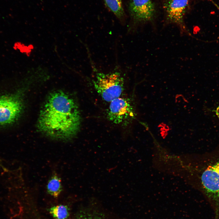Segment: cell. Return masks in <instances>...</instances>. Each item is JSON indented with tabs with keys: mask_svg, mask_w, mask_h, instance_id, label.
I'll return each mask as SVG.
<instances>
[{
	"mask_svg": "<svg viewBox=\"0 0 219 219\" xmlns=\"http://www.w3.org/2000/svg\"><path fill=\"white\" fill-rule=\"evenodd\" d=\"M81 122L78 105L70 95L61 91L51 93L39 115V131L52 139L68 141L78 133Z\"/></svg>",
	"mask_w": 219,
	"mask_h": 219,
	"instance_id": "cell-1",
	"label": "cell"
},
{
	"mask_svg": "<svg viewBox=\"0 0 219 219\" xmlns=\"http://www.w3.org/2000/svg\"><path fill=\"white\" fill-rule=\"evenodd\" d=\"M178 171V176L202 191L219 209V150L202 155L184 156Z\"/></svg>",
	"mask_w": 219,
	"mask_h": 219,
	"instance_id": "cell-2",
	"label": "cell"
},
{
	"mask_svg": "<svg viewBox=\"0 0 219 219\" xmlns=\"http://www.w3.org/2000/svg\"><path fill=\"white\" fill-rule=\"evenodd\" d=\"M93 83L97 92L107 102L120 97L124 89V79L118 71L97 72Z\"/></svg>",
	"mask_w": 219,
	"mask_h": 219,
	"instance_id": "cell-3",
	"label": "cell"
},
{
	"mask_svg": "<svg viewBox=\"0 0 219 219\" xmlns=\"http://www.w3.org/2000/svg\"><path fill=\"white\" fill-rule=\"evenodd\" d=\"M23 108L22 94L0 96V126L12 124L20 116Z\"/></svg>",
	"mask_w": 219,
	"mask_h": 219,
	"instance_id": "cell-4",
	"label": "cell"
},
{
	"mask_svg": "<svg viewBox=\"0 0 219 219\" xmlns=\"http://www.w3.org/2000/svg\"><path fill=\"white\" fill-rule=\"evenodd\" d=\"M107 112L108 119L116 124L125 125L134 116L133 109L128 99L116 98L111 102Z\"/></svg>",
	"mask_w": 219,
	"mask_h": 219,
	"instance_id": "cell-5",
	"label": "cell"
},
{
	"mask_svg": "<svg viewBox=\"0 0 219 219\" xmlns=\"http://www.w3.org/2000/svg\"><path fill=\"white\" fill-rule=\"evenodd\" d=\"M188 0H169L165 5L168 23L176 25L181 35H191L185 25L183 17Z\"/></svg>",
	"mask_w": 219,
	"mask_h": 219,
	"instance_id": "cell-6",
	"label": "cell"
},
{
	"mask_svg": "<svg viewBox=\"0 0 219 219\" xmlns=\"http://www.w3.org/2000/svg\"><path fill=\"white\" fill-rule=\"evenodd\" d=\"M129 10L136 23H146L153 20L155 8L151 0H131Z\"/></svg>",
	"mask_w": 219,
	"mask_h": 219,
	"instance_id": "cell-7",
	"label": "cell"
},
{
	"mask_svg": "<svg viewBox=\"0 0 219 219\" xmlns=\"http://www.w3.org/2000/svg\"><path fill=\"white\" fill-rule=\"evenodd\" d=\"M48 193L52 196L57 197L62 190L61 180L56 173H54L49 180L47 184Z\"/></svg>",
	"mask_w": 219,
	"mask_h": 219,
	"instance_id": "cell-8",
	"label": "cell"
},
{
	"mask_svg": "<svg viewBox=\"0 0 219 219\" xmlns=\"http://www.w3.org/2000/svg\"><path fill=\"white\" fill-rule=\"evenodd\" d=\"M109 9L118 18L121 19L124 15L121 0H104Z\"/></svg>",
	"mask_w": 219,
	"mask_h": 219,
	"instance_id": "cell-9",
	"label": "cell"
},
{
	"mask_svg": "<svg viewBox=\"0 0 219 219\" xmlns=\"http://www.w3.org/2000/svg\"><path fill=\"white\" fill-rule=\"evenodd\" d=\"M49 211L54 219H66L69 215L68 207L64 205L52 207L50 208Z\"/></svg>",
	"mask_w": 219,
	"mask_h": 219,
	"instance_id": "cell-10",
	"label": "cell"
},
{
	"mask_svg": "<svg viewBox=\"0 0 219 219\" xmlns=\"http://www.w3.org/2000/svg\"><path fill=\"white\" fill-rule=\"evenodd\" d=\"M77 219H93V216L89 214H84L80 215Z\"/></svg>",
	"mask_w": 219,
	"mask_h": 219,
	"instance_id": "cell-11",
	"label": "cell"
},
{
	"mask_svg": "<svg viewBox=\"0 0 219 219\" xmlns=\"http://www.w3.org/2000/svg\"><path fill=\"white\" fill-rule=\"evenodd\" d=\"M93 216V219H105L102 214H96Z\"/></svg>",
	"mask_w": 219,
	"mask_h": 219,
	"instance_id": "cell-12",
	"label": "cell"
}]
</instances>
